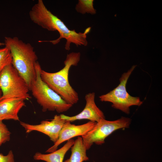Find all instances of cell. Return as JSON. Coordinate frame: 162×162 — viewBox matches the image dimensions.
Listing matches in <instances>:
<instances>
[{"label":"cell","mask_w":162,"mask_h":162,"mask_svg":"<svg viewBox=\"0 0 162 162\" xmlns=\"http://www.w3.org/2000/svg\"><path fill=\"white\" fill-rule=\"evenodd\" d=\"M25 105L24 100L20 98H9L0 101V120L19 121L18 112Z\"/></svg>","instance_id":"30bf717a"},{"label":"cell","mask_w":162,"mask_h":162,"mask_svg":"<svg viewBox=\"0 0 162 162\" xmlns=\"http://www.w3.org/2000/svg\"><path fill=\"white\" fill-rule=\"evenodd\" d=\"M130 122V118L123 117L113 121L102 119L96 122L86 134L82 136L83 143L87 150L94 143L101 145L104 143L106 138L112 133L117 130L129 127Z\"/></svg>","instance_id":"8992f818"},{"label":"cell","mask_w":162,"mask_h":162,"mask_svg":"<svg viewBox=\"0 0 162 162\" xmlns=\"http://www.w3.org/2000/svg\"><path fill=\"white\" fill-rule=\"evenodd\" d=\"M3 45H4V43L0 42V46Z\"/></svg>","instance_id":"e0dca14e"},{"label":"cell","mask_w":162,"mask_h":162,"mask_svg":"<svg viewBox=\"0 0 162 162\" xmlns=\"http://www.w3.org/2000/svg\"><path fill=\"white\" fill-rule=\"evenodd\" d=\"M74 140L73 139L67 141L66 143L58 150L48 154L36 153L34 156L35 160H42L46 162H63L64 156L74 145Z\"/></svg>","instance_id":"8fae6325"},{"label":"cell","mask_w":162,"mask_h":162,"mask_svg":"<svg viewBox=\"0 0 162 162\" xmlns=\"http://www.w3.org/2000/svg\"><path fill=\"white\" fill-rule=\"evenodd\" d=\"M95 94L89 93L85 96L86 104L85 108L79 114L72 116L60 115L61 118L66 121L70 122L77 120L88 119L90 121L97 122L100 120L105 119L102 111L97 106L95 100Z\"/></svg>","instance_id":"9c48e42d"},{"label":"cell","mask_w":162,"mask_h":162,"mask_svg":"<svg viewBox=\"0 0 162 162\" xmlns=\"http://www.w3.org/2000/svg\"><path fill=\"white\" fill-rule=\"evenodd\" d=\"M4 41L5 46L9 49L12 56V64L30 89L36 77L35 64L38 57L33 47L16 37H5Z\"/></svg>","instance_id":"6da1fadb"},{"label":"cell","mask_w":162,"mask_h":162,"mask_svg":"<svg viewBox=\"0 0 162 162\" xmlns=\"http://www.w3.org/2000/svg\"><path fill=\"white\" fill-rule=\"evenodd\" d=\"M10 134L6 126L0 120V146L9 141Z\"/></svg>","instance_id":"9a60e30c"},{"label":"cell","mask_w":162,"mask_h":162,"mask_svg":"<svg viewBox=\"0 0 162 162\" xmlns=\"http://www.w3.org/2000/svg\"><path fill=\"white\" fill-rule=\"evenodd\" d=\"M80 52H72L67 54L64 61V67L59 71L50 73L41 70L42 80L67 103L72 105L77 103V92L70 85L68 80L69 71L72 66L77 65L80 58Z\"/></svg>","instance_id":"7a4b0ae2"},{"label":"cell","mask_w":162,"mask_h":162,"mask_svg":"<svg viewBox=\"0 0 162 162\" xmlns=\"http://www.w3.org/2000/svg\"><path fill=\"white\" fill-rule=\"evenodd\" d=\"M136 65L133 66L127 72L123 73L120 78V83L113 90L99 96L101 101L112 103V107L128 114L130 107L132 106H140L142 103L140 98L130 96L126 89V84L129 77Z\"/></svg>","instance_id":"5b68a950"},{"label":"cell","mask_w":162,"mask_h":162,"mask_svg":"<svg viewBox=\"0 0 162 162\" xmlns=\"http://www.w3.org/2000/svg\"><path fill=\"white\" fill-rule=\"evenodd\" d=\"M0 162H14V156L12 151L10 150L6 155L0 154Z\"/></svg>","instance_id":"2e32d148"},{"label":"cell","mask_w":162,"mask_h":162,"mask_svg":"<svg viewBox=\"0 0 162 162\" xmlns=\"http://www.w3.org/2000/svg\"><path fill=\"white\" fill-rule=\"evenodd\" d=\"M66 121L61 118L60 115H56L51 121L43 120L38 124H31L20 122V124L26 132L37 131L48 136L50 140L55 143L57 140L60 132Z\"/></svg>","instance_id":"52a82bcc"},{"label":"cell","mask_w":162,"mask_h":162,"mask_svg":"<svg viewBox=\"0 0 162 162\" xmlns=\"http://www.w3.org/2000/svg\"><path fill=\"white\" fill-rule=\"evenodd\" d=\"M42 70L37 61L35 64L36 77L30 88L33 96L42 107L43 112L55 111L60 113L67 111L72 105L67 103L42 80Z\"/></svg>","instance_id":"3957f363"},{"label":"cell","mask_w":162,"mask_h":162,"mask_svg":"<svg viewBox=\"0 0 162 162\" xmlns=\"http://www.w3.org/2000/svg\"><path fill=\"white\" fill-rule=\"evenodd\" d=\"M12 57L9 49L6 47L0 48V73L7 66L12 64Z\"/></svg>","instance_id":"5bb4252c"},{"label":"cell","mask_w":162,"mask_h":162,"mask_svg":"<svg viewBox=\"0 0 162 162\" xmlns=\"http://www.w3.org/2000/svg\"><path fill=\"white\" fill-rule=\"evenodd\" d=\"M96 123L90 121L82 124L75 125L71 124L69 121H66L60 132L57 140L46 152H52L57 150L58 146L63 142L76 136L85 135L94 127Z\"/></svg>","instance_id":"ba28073f"},{"label":"cell","mask_w":162,"mask_h":162,"mask_svg":"<svg viewBox=\"0 0 162 162\" xmlns=\"http://www.w3.org/2000/svg\"><path fill=\"white\" fill-rule=\"evenodd\" d=\"M2 96V92L0 89V98Z\"/></svg>","instance_id":"ac0fdd59"},{"label":"cell","mask_w":162,"mask_h":162,"mask_svg":"<svg viewBox=\"0 0 162 162\" xmlns=\"http://www.w3.org/2000/svg\"><path fill=\"white\" fill-rule=\"evenodd\" d=\"M87 150L82 137H78L71 147V154L70 158L64 162H83L88 160L89 158L86 155Z\"/></svg>","instance_id":"7c38bea8"},{"label":"cell","mask_w":162,"mask_h":162,"mask_svg":"<svg viewBox=\"0 0 162 162\" xmlns=\"http://www.w3.org/2000/svg\"><path fill=\"white\" fill-rule=\"evenodd\" d=\"M93 0H79L76 6V10L82 14H95L96 10L93 7Z\"/></svg>","instance_id":"4fadbf2b"},{"label":"cell","mask_w":162,"mask_h":162,"mask_svg":"<svg viewBox=\"0 0 162 162\" xmlns=\"http://www.w3.org/2000/svg\"><path fill=\"white\" fill-rule=\"evenodd\" d=\"M0 89L2 92L0 101L11 98L25 100L31 98L28 93L29 87L12 64L0 73Z\"/></svg>","instance_id":"277c9868"}]
</instances>
